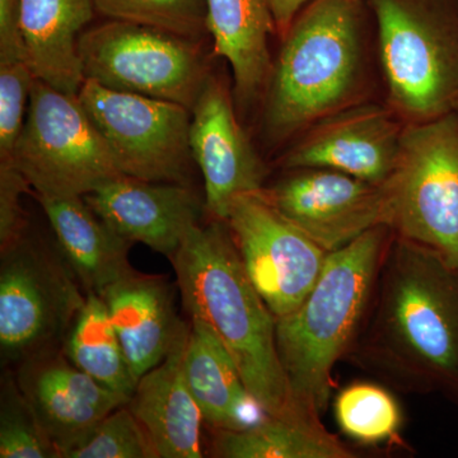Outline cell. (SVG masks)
I'll list each match as a JSON object with an SVG mask.
<instances>
[{
	"mask_svg": "<svg viewBox=\"0 0 458 458\" xmlns=\"http://www.w3.org/2000/svg\"><path fill=\"white\" fill-rule=\"evenodd\" d=\"M349 352L400 387L458 403V267L393 233Z\"/></svg>",
	"mask_w": 458,
	"mask_h": 458,
	"instance_id": "obj_1",
	"label": "cell"
},
{
	"mask_svg": "<svg viewBox=\"0 0 458 458\" xmlns=\"http://www.w3.org/2000/svg\"><path fill=\"white\" fill-rule=\"evenodd\" d=\"M171 262L190 321L203 322L218 337L262 411L318 418L294 403L276 346V318L247 276L225 222L195 225Z\"/></svg>",
	"mask_w": 458,
	"mask_h": 458,
	"instance_id": "obj_2",
	"label": "cell"
},
{
	"mask_svg": "<svg viewBox=\"0 0 458 458\" xmlns=\"http://www.w3.org/2000/svg\"><path fill=\"white\" fill-rule=\"evenodd\" d=\"M393 232L377 227L330 252L318 282L293 312L276 318V346L298 408L321 418L331 372L351 351Z\"/></svg>",
	"mask_w": 458,
	"mask_h": 458,
	"instance_id": "obj_3",
	"label": "cell"
},
{
	"mask_svg": "<svg viewBox=\"0 0 458 458\" xmlns=\"http://www.w3.org/2000/svg\"><path fill=\"white\" fill-rule=\"evenodd\" d=\"M357 0H312L283 36L265 89L267 134L283 140L336 113L360 71Z\"/></svg>",
	"mask_w": 458,
	"mask_h": 458,
	"instance_id": "obj_4",
	"label": "cell"
},
{
	"mask_svg": "<svg viewBox=\"0 0 458 458\" xmlns=\"http://www.w3.org/2000/svg\"><path fill=\"white\" fill-rule=\"evenodd\" d=\"M394 110L412 123L458 107V16L442 0H370Z\"/></svg>",
	"mask_w": 458,
	"mask_h": 458,
	"instance_id": "obj_5",
	"label": "cell"
},
{
	"mask_svg": "<svg viewBox=\"0 0 458 458\" xmlns=\"http://www.w3.org/2000/svg\"><path fill=\"white\" fill-rule=\"evenodd\" d=\"M386 227L458 267V113L403 128L384 183Z\"/></svg>",
	"mask_w": 458,
	"mask_h": 458,
	"instance_id": "obj_6",
	"label": "cell"
},
{
	"mask_svg": "<svg viewBox=\"0 0 458 458\" xmlns=\"http://www.w3.org/2000/svg\"><path fill=\"white\" fill-rule=\"evenodd\" d=\"M87 294L55 241L27 229L0 250V352L20 364L59 348Z\"/></svg>",
	"mask_w": 458,
	"mask_h": 458,
	"instance_id": "obj_7",
	"label": "cell"
},
{
	"mask_svg": "<svg viewBox=\"0 0 458 458\" xmlns=\"http://www.w3.org/2000/svg\"><path fill=\"white\" fill-rule=\"evenodd\" d=\"M35 197H84L123 176L110 148L81 104L35 80L25 125L11 159Z\"/></svg>",
	"mask_w": 458,
	"mask_h": 458,
	"instance_id": "obj_8",
	"label": "cell"
},
{
	"mask_svg": "<svg viewBox=\"0 0 458 458\" xmlns=\"http://www.w3.org/2000/svg\"><path fill=\"white\" fill-rule=\"evenodd\" d=\"M198 44L155 27L108 20L84 30L78 51L86 80L191 111L210 77Z\"/></svg>",
	"mask_w": 458,
	"mask_h": 458,
	"instance_id": "obj_9",
	"label": "cell"
},
{
	"mask_svg": "<svg viewBox=\"0 0 458 458\" xmlns=\"http://www.w3.org/2000/svg\"><path fill=\"white\" fill-rule=\"evenodd\" d=\"M81 104L123 176L188 185L191 111L174 102L84 81Z\"/></svg>",
	"mask_w": 458,
	"mask_h": 458,
	"instance_id": "obj_10",
	"label": "cell"
},
{
	"mask_svg": "<svg viewBox=\"0 0 458 458\" xmlns=\"http://www.w3.org/2000/svg\"><path fill=\"white\" fill-rule=\"evenodd\" d=\"M225 222L247 276L274 318L298 309L318 282L328 252L283 216L262 190L234 199Z\"/></svg>",
	"mask_w": 458,
	"mask_h": 458,
	"instance_id": "obj_11",
	"label": "cell"
},
{
	"mask_svg": "<svg viewBox=\"0 0 458 458\" xmlns=\"http://www.w3.org/2000/svg\"><path fill=\"white\" fill-rule=\"evenodd\" d=\"M297 171L262 194L328 254L370 229L386 227L384 183L321 168Z\"/></svg>",
	"mask_w": 458,
	"mask_h": 458,
	"instance_id": "obj_12",
	"label": "cell"
},
{
	"mask_svg": "<svg viewBox=\"0 0 458 458\" xmlns=\"http://www.w3.org/2000/svg\"><path fill=\"white\" fill-rule=\"evenodd\" d=\"M190 148L204 177V208L225 221L234 199L264 189L265 167L238 123L227 87L210 74L191 110Z\"/></svg>",
	"mask_w": 458,
	"mask_h": 458,
	"instance_id": "obj_13",
	"label": "cell"
},
{
	"mask_svg": "<svg viewBox=\"0 0 458 458\" xmlns=\"http://www.w3.org/2000/svg\"><path fill=\"white\" fill-rule=\"evenodd\" d=\"M16 379L59 458H65L99 421L131 400L75 367L62 346L18 364Z\"/></svg>",
	"mask_w": 458,
	"mask_h": 458,
	"instance_id": "obj_14",
	"label": "cell"
},
{
	"mask_svg": "<svg viewBox=\"0 0 458 458\" xmlns=\"http://www.w3.org/2000/svg\"><path fill=\"white\" fill-rule=\"evenodd\" d=\"M403 131L391 111L375 105L336 111L286 155L284 165L342 172L382 185L396 165Z\"/></svg>",
	"mask_w": 458,
	"mask_h": 458,
	"instance_id": "obj_15",
	"label": "cell"
},
{
	"mask_svg": "<svg viewBox=\"0 0 458 458\" xmlns=\"http://www.w3.org/2000/svg\"><path fill=\"white\" fill-rule=\"evenodd\" d=\"M84 200L119 236L174 258L195 225L201 207L188 185L120 176L84 195Z\"/></svg>",
	"mask_w": 458,
	"mask_h": 458,
	"instance_id": "obj_16",
	"label": "cell"
},
{
	"mask_svg": "<svg viewBox=\"0 0 458 458\" xmlns=\"http://www.w3.org/2000/svg\"><path fill=\"white\" fill-rule=\"evenodd\" d=\"M99 297L137 382L161 364L189 331V324L177 316L174 286L165 276L135 270Z\"/></svg>",
	"mask_w": 458,
	"mask_h": 458,
	"instance_id": "obj_17",
	"label": "cell"
},
{
	"mask_svg": "<svg viewBox=\"0 0 458 458\" xmlns=\"http://www.w3.org/2000/svg\"><path fill=\"white\" fill-rule=\"evenodd\" d=\"M190 328L161 364L140 377L128 403L158 458L204 457V418L183 370Z\"/></svg>",
	"mask_w": 458,
	"mask_h": 458,
	"instance_id": "obj_18",
	"label": "cell"
},
{
	"mask_svg": "<svg viewBox=\"0 0 458 458\" xmlns=\"http://www.w3.org/2000/svg\"><path fill=\"white\" fill-rule=\"evenodd\" d=\"M35 198L86 294L101 295L134 273L129 261L131 241L102 221L83 197Z\"/></svg>",
	"mask_w": 458,
	"mask_h": 458,
	"instance_id": "obj_19",
	"label": "cell"
},
{
	"mask_svg": "<svg viewBox=\"0 0 458 458\" xmlns=\"http://www.w3.org/2000/svg\"><path fill=\"white\" fill-rule=\"evenodd\" d=\"M95 13V0H22L23 45L36 80L78 96L86 81L78 41Z\"/></svg>",
	"mask_w": 458,
	"mask_h": 458,
	"instance_id": "obj_20",
	"label": "cell"
},
{
	"mask_svg": "<svg viewBox=\"0 0 458 458\" xmlns=\"http://www.w3.org/2000/svg\"><path fill=\"white\" fill-rule=\"evenodd\" d=\"M183 370L204 424L213 430L245 429L267 417L231 355L203 322L190 321Z\"/></svg>",
	"mask_w": 458,
	"mask_h": 458,
	"instance_id": "obj_21",
	"label": "cell"
},
{
	"mask_svg": "<svg viewBox=\"0 0 458 458\" xmlns=\"http://www.w3.org/2000/svg\"><path fill=\"white\" fill-rule=\"evenodd\" d=\"M214 53L231 65L242 105L265 93L271 68L269 38L276 32L269 0H205Z\"/></svg>",
	"mask_w": 458,
	"mask_h": 458,
	"instance_id": "obj_22",
	"label": "cell"
},
{
	"mask_svg": "<svg viewBox=\"0 0 458 458\" xmlns=\"http://www.w3.org/2000/svg\"><path fill=\"white\" fill-rule=\"evenodd\" d=\"M210 456L219 458H352L351 448L319 418L267 415L240 430H214Z\"/></svg>",
	"mask_w": 458,
	"mask_h": 458,
	"instance_id": "obj_23",
	"label": "cell"
},
{
	"mask_svg": "<svg viewBox=\"0 0 458 458\" xmlns=\"http://www.w3.org/2000/svg\"><path fill=\"white\" fill-rule=\"evenodd\" d=\"M68 360L98 384L131 397L137 387L125 352L98 294H87L62 345Z\"/></svg>",
	"mask_w": 458,
	"mask_h": 458,
	"instance_id": "obj_24",
	"label": "cell"
},
{
	"mask_svg": "<svg viewBox=\"0 0 458 458\" xmlns=\"http://www.w3.org/2000/svg\"><path fill=\"white\" fill-rule=\"evenodd\" d=\"M334 412L342 432L361 445L390 441L403 423V414L393 394L369 382L352 384L340 391Z\"/></svg>",
	"mask_w": 458,
	"mask_h": 458,
	"instance_id": "obj_25",
	"label": "cell"
},
{
	"mask_svg": "<svg viewBox=\"0 0 458 458\" xmlns=\"http://www.w3.org/2000/svg\"><path fill=\"white\" fill-rule=\"evenodd\" d=\"M95 7L108 20L155 27L190 40L208 33L205 0H95Z\"/></svg>",
	"mask_w": 458,
	"mask_h": 458,
	"instance_id": "obj_26",
	"label": "cell"
},
{
	"mask_svg": "<svg viewBox=\"0 0 458 458\" xmlns=\"http://www.w3.org/2000/svg\"><path fill=\"white\" fill-rule=\"evenodd\" d=\"M0 458H59L17 384L5 377L0 394Z\"/></svg>",
	"mask_w": 458,
	"mask_h": 458,
	"instance_id": "obj_27",
	"label": "cell"
},
{
	"mask_svg": "<svg viewBox=\"0 0 458 458\" xmlns=\"http://www.w3.org/2000/svg\"><path fill=\"white\" fill-rule=\"evenodd\" d=\"M65 458H158L128 403L107 415Z\"/></svg>",
	"mask_w": 458,
	"mask_h": 458,
	"instance_id": "obj_28",
	"label": "cell"
},
{
	"mask_svg": "<svg viewBox=\"0 0 458 458\" xmlns=\"http://www.w3.org/2000/svg\"><path fill=\"white\" fill-rule=\"evenodd\" d=\"M35 80L26 60L0 62V161L11 159L25 125Z\"/></svg>",
	"mask_w": 458,
	"mask_h": 458,
	"instance_id": "obj_29",
	"label": "cell"
},
{
	"mask_svg": "<svg viewBox=\"0 0 458 458\" xmlns=\"http://www.w3.org/2000/svg\"><path fill=\"white\" fill-rule=\"evenodd\" d=\"M31 186L12 161H0V250L30 228L21 198Z\"/></svg>",
	"mask_w": 458,
	"mask_h": 458,
	"instance_id": "obj_30",
	"label": "cell"
},
{
	"mask_svg": "<svg viewBox=\"0 0 458 458\" xmlns=\"http://www.w3.org/2000/svg\"><path fill=\"white\" fill-rule=\"evenodd\" d=\"M21 22L22 0H0V62L26 60Z\"/></svg>",
	"mask_w": 458,
	"mask_h": 458,
	"instance_id": "obj_31",
	"label": "cell"
},
{
	"mask_svg": "<svg viewBox=\"0 0 458 458\" xmlns=\"http://www.w3.org/2000/svg\"><path fill=\"white\" fill-rule=\"evenodd\" d=\"M271 12H273L274 22H276V33L284 36L291 29L298 14L309 5L312 0H269Z\"/></svg>",
	"mask_w": 458,
	"mask_h": 458,
	"instance_id": "obj_32",
	"label": "cell"
},
{
	"mask_svg": "<svg viewBox=\"0 0 458 458\" xmlns=\"http://www.w3.org/2000/svg\"><path fill=\"white\" fill-rule=\"evenodd\" d=\"M456 111H457V113H458V107H457V110H456Z\"/></svg>",
	"mask_w": 458,
	"mask_h": 458,
	"instance_id": "obj_33",
	"label": "cell"
}]
</instances>
